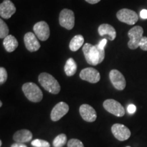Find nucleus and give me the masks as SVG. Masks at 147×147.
<instances>
[{
    "label": "nucleus",
    "instance_id": "obj_1",
    "mask_svg": "<svg viewBox=\"0 0 147 147\" xmlns=\"http://www.w3.org/2000/svg\"><path fill=\"white\" fill-rule=\"evenodd\" d=\"M82 51L87 62L92 65H97L101 63L105 57V50L104 49H101L97 45L84 44Z\"/></svg>",
    "mask_w": 147,
    "mask_h": 147
},
{
    "label": "nucleus",
    "instance_id": "obj_2",
    "mask_svg": "<svg viewBox=\"0 0 147 147\" xmlns=\"http://www.w3.org/2000/svg\"><path fill=\"white\" fill-rule=\"evenodd\" d=\"M38 81L42 87L52 94H58L61 90L60 84L57 80L50 74L43 72L38 76Z\"/></svg>",
    "mask_w": 147,
    "mask_h": 147
},
{
    "label": "nucleus",
    "instance_id": "obj_3",
    "mask_svg": "<svg viewBox=\"0 0 147 147\" xmlns=\"http://www.w3.org/2000/svg\"><path fill=\"white\" fill-rule=\"evenodd\" d=\"M23 91L25 96L32 102H40L43 98V93L40 87L34 82H27L23 85Z\"/></svg>",
    "mask_w": 147,
    "mask_h": 147
},
{
    "label": "nucleus",
    "instance_id": "obj_4",
    "mask_svg": "<svg viewBox=\"0 0 147 147\" xmlns=\"http://www.w3.org/2000/svg\"><path fill=\"white\" fill-rule=\"evenodd\" d=\"M144 30L140 26H135L128 32L129 41L128 42V47L131 50H135L140 47L141 40L143 37Z\"/></svg>",
    "mask_w": 147,
    "mask_h": 147
},
{
    "label": "nucleus",
    "instance_id": "obj_5",
    "mask_svg": "<svg viewBox=\"0 0 147 147\" xmlns=\"http://www.w3.org/2000/svg\"><path fill=\"white\" fill-rule=\"evenodd\" d=\"M103 106L106 111L111 113L112 115L117 116V117H123L125 114V110L123 106L119 102L113 100V99H108V100L104 101L103 103Z\"/></svg>",
    "mask_w": 147,
    "mask_h": 147
},
{
    "label": "nucleus",
    "instance_id": "obj_6",
    "mask_svg": "<svg viewBox=\"0 0 147 147\" xmlns=\"http://www.w3.org/2000/svg\"><path fill=\"white\" fill-rule=\"evenodd\" d=\"M59 21L61 26L67 30H71L74 27V13L72 10L69 9H63L61 11Z\"/></svg>",
    "mask_w": 147,
    "mask_h": 147
},
{
    "label": "nucleus",
    "instance_id": "obj_7",
    "mask_svg": "<svg viewBox=\"0 0 147 147\" xmlns=\"http://www.w3.org/2000/svg\"><path fill=\"white\" fill-rule=\"evenodd\" d=\"M117 17L121 22L127 25H134L138 21V15L134 10L129 9H121L117 13Z\"/></svg>",
    "mask_w": 147,
    "mask_h": 147
},
{
    "label": "nucleus",
    "instance_id": "obj_8",
    "mask_svg": "<svg viewBox=\"0 0 147 147\" xmlns=\"http://www.w3.org/2000/svg\"><path fill=\"white\" fill-rule=\"evenodd\" d=\"M110 80L114 87L119 91H122L126 87V80L123 75L117 69H112L109 74Z\"/></svg>",
    "mask_w": 147,
    "mask_h": 147
},
{
    "label": "nucleus",
    "instance_id": "obj_9",
    "mask_svg": "<svg viewBox=\"0 0 147 147\" xmlns=\"http://www.w3.org/2000/svg\"><path fill=\"white\" fill-rule=\"evenodd\" d=\"M111 131L114 136L119 141L127 140L131 136L130 130L122 124H114L111 127Z\"/></svg>",
    "mask_w": 147,
    "mask_h": 147
},
{
    "label": "nucleus",
    "instance_id": "obj_10",
    "mask_svg": "<svg viewBox=\"0 0 147 147\" xmlns=\"http://www.w3.org/2000/svg\"><path fill=\"white\" fill-rule=\"evenodd\" d=\"M34 32L37 38L41 41H46L50 36V28L45 21H40L35 24Z\"/></svg>",
    "mask_w": 147,
    "mask_h": 147
},
{
    "label": "nucleus",
    "instance_id": "obj_11",
    "mask_svg": "<svg viewBox=\"0 0 147 147\" xmlns=\"http://www.w3.org/2000/svg\"><path fill=\"white\" fill-rule=\"evenodd\" d=\"M80 78L90 83H97L100 80V74L97 69L92 67H87L80 71Z\"/></svg>",
    "mask_w": 147,
    "mask_h": 147
},
{
    "label": "nucleus",
    "instance_id": "obj_12",
    "mask_svg": "<svg viewBox=\"0 0 147 147\" xmlns=\"http://www.w3.org/2000/svg\"><path fill=\"white\" fill-rule=\"evenodd\" d=\"M69 111V106L63 102H59L53 108L51 119L53 121H57L64 117Z\"/></svg>",
    "mask_w": 147,
    "mask_h": 147
},
{
    "label": "nucleus",
    "instance_id": "obj_13",
    "mask_svg": "<svg viewBox=\"0 0 147 147\" xmlns=\"http://www.w3.org/2000/svg\"><path fill=\"white\" fill-rule=\"evenodd\" d=\"M79 111L83 120L87 122H94L97 119V113L94 108L89 104H82L79 108Z\"/></svg>",
    "mask_w": 147,
    "mask_h": 147
},
{
    "label": "nucleus",
    "instance_id": "obj_14",
    "mask_svg": "<svg viewBox=\"0 0 147 147\" xmlns=\"http://www.w3.org/2000/svg\"><path fill=\"white\" fill-rule=\"evenodd\" d=\"M24 42L26 49L30 52H36L40 48V44L36 34L32 32H28L24 36Z\"/></svg>",
    "mask_w": 147,
    "mask_h": 147
},
{
    "label": "nucleus",
    "instance_id": "obj_15",
    "mask_svg": "<svg viewBox=\"0 0 147 147\" xmlns=\"http://www.w3.org/2000/svg\"><path fill=\"white\" fill-rule=\"evenodd\" d=\"M15 5L10 0H4L0 5V16L5 19L11 18L16 12Z\"/></svg>",
    "mask_w": 147,
    "mask_h": 147
},
{
    "label": "nucleus",
    "instance_id": "obj_16",
    "mask_svg": "<svg viewBox=\"0 0 147 147\" xmlns=\"http://www.w3.org/2000/svg\"><path fill=\"white\" fill-rule=\"evenodd\" d=\"M99 34L101 36H106L107 39L113 41L117 36L115 29L109 24H102L98 28Z\"/></svg>",
    "mask_w": 147,
    "mask_h": 147
},
{
    "label": "nucleus",
    "instance_id": "obj_17",
    "mask_svg": "<svg viewBox=\"0 0 147 147\" xmlns=\"http://www.w3.org/2000/svg\"><path fill=\"white\" fill-rule=\"evenodd\" d=\"M32 133L29 130L21 129L18 130L14 134L13 139L16 142L25 143L30 142L32 140Z\"/></svg>",
    "mask_w": 147,
    "mask_h": 147
},
{
    "label": "nucleus",
    "instance_id": "obj_18",
    "mask_svg": "<svg viewBox=\"0 0 147 147\" xmlns=\"http://www.w3.org/2000/svg\"><path fill=\"white\" fill-rule=\"evenodd\" d=\"M3 45L6 51H8V53H12L18 47V42L15 37L12 35H8L3 39Z\"/></svg>",
    "mask_w": 147,
    "mask_h": 147
},
{
    "label": "nucleus",
    "instance_id": "obj_19",
    "mask_svg": "<svg viewBox=\"0 0 147 147\" xmlns=\"http://www.w3.org/2000/svg\"><path fill=\"white\" fill-rule=\"evenodd\" d=\"M64 71L67 76H72L77 71V64L74 59L69 58L66 61L64 66Z\"/></svg>",
    "mask_w": 147,
    "mask_h": 147
},
{
    "label": "nucleus",
    "instance_id": "obj_20",
    "mask_svg": "<svg viewBox=\"0 0 147 147\" xmlns=\"http://www.w3.org/2000/svg\"><path fill=\"white\" fill-rule=\"evenodd\" d=\"M84 44V38L82 35H76L69 42V49L71 51H77Z\"/></svg>",
    "mask_w": 147,
    "mask_h": 147
},
{
    "label": "nucleus",
    "instance_id": "obj_21",
    "mask_svg": "<svg viewBox=\"0 0 147 147\" xmlns=\"http://www.w3.org/2000/svg\"><path fill=\"white\" fill-rule=\"evenodd\" d=\"M67 142V136L65 134H61L54 139L53 145L54 147H62Z\"/></svg>",
    "mask_w": 147,
    "mask_h": 147
},
{
    "label": "nucleus",
    "instance_id": "obj_22",
    "mask_svg": "<svg viewBox=\"0 0 147 147\" xmlns=\"http://www.w3.org/2000/svg\"><path fill=\"white\" fill-rule=\"evenodd\" d=\"M9 28L7 24L3 21L2 19L0 20V38L4 39L5 37L8 36Z\"/></svg>",
    "mask_w": 147,
    "mask_h": 147
},
{
    "label": "nucleus",
    "instance_id": "obj_23",
    "mask_svg": "<svg viewBox=\"0 0 147 147\" xmlns=\"http://www.w3.org/2000/svg\"><path fill=\"white\" fill-rule=\"evenodd\" d=\"M32 145L34 147H50V143L41 139H36L32 142Z\"/></svg>",
    "mask_w": 147,
    "mask_h": 147
},
{
    "label": "nucleus",
    "instance_id": "obj_24",
    "mask_svg": "<svg viewBox=\"0 0 147 147\" xmlns=\"http://www.w3.org/2000/svg\"><path fill=\"white\" fill-rule=\"evenodd\" d=\"M67 147H84L83 143L78 139H71L67 142Z\"/></svg>",
    "mask_w": 147,
    "mask_h": 147
},
{
    "label": "nucleus",
    "instance_id": "obj_25",
    "mask_svg": "<svg viewBox=\"0 0 147 147\" xmlns=\"http://www.w3.org/2000/svg\"><path fill=\"white\" fill-rule=\"evenodd\" d=\"M8 78V73L4 67H0V84H4Z\"/></svg>",
    "mask_w": 147,
    "mask_h": 147
},
{
    "label": "nucleus",
    "instance_id": "obj_26",
    "mask_svg": "<svg viewBox=\"0 0 147 147\" xmlns=\"http://www.w3.org/2000/svg\"><path fill=\"white\" fill-rule=\"evenodd\" d=\"M140 47L142 51H147V37H142L140 42Z\"/></svg>",
    "mask_w": 147,
    "mask_h": 147
},
{
    "label": "nucleus",
    "instance_id": "obj_27",
    "mask_svg": "<svg viewBox=\"0 0 147 147\" xmlns=\"http://www.w3.org/2000/svg\"><path fill=\"white\" fill-rule=\"evenodd\" d=\"M136 110V106L134 105V104H129V105L127 106V112L128 113L130 114V115L135 113Z\"/></svg>",
    "mask_w": 147,
    "mask_h": 147
},
{
    "label": "nucleus",
    "instance_id": "obj_28",
    "mask_svg": "<svg viewBox=\"0 0 147 147\" xmlns=\"http://www.w3.org/2000/svg\"><path fill=\"white\" fill-rule=\"evenodd\" d=\"M106 44H107V39H106V38H104V39H102L100 42H99V44L97 45H98V47L101 48V49H104L106 46Z\"/></svg>",
    "mask_w": 147,
    "mask_h": 147
},
{
    "label": "nucleus",
    "instance_id": "obj_29",
    "mask_svg": "<svg viewBox=\"0 0 147 147\" xmlns=\"http://www.w3.org/2000/svg\"><path fill=\"white\" fill-rule=\"evenodd\" d=\"M140 16L143 19H147V10L144 9V10H141L140 13Z\"/></svg>",
    "mask_w": 147,
    "mask_h": 147
},
{
    "label": "nucleus",
    "instance_id": "obj_30",
    "mask_svg": "<svg viewBox=\"0 0 147 147\" xmlns=\"http://www.w3.org/2000/svg\"><path fill=\"white\" fill-rule=\"evenodd\" d=\"M11 147H27V146L25 144H23V143L16 142V143H14L13 144L11 145Z\"/></svg>",
    "mask_w": 147,
    "mask_h": 147
},
{
    "label": "nucleus",
    "instance_id": "obj_31",
    "mask_svg": "<svg viewBox=\"0 0 147 147\" xmlns=\"http://www.w3.org/2000/svg\"><path fill=\"white\" fill-rule=\"evenodd\" d=\"M85 1L91 4H95V3L100 2L101 0H85Z\"/></svg>",
    "mask_w": 147,
    "mask_h": 147
},
{
    "label": "nucleus",
    "instance_id": "obj_32",
    "mask_svg": "<svg viewBox=\"0 0 147 147\" xmlns=\"http://www.w3.org/2000/svg\"><path fill=\"white\" fill-rule=\"evenodd\" d=\"M1 145H2V142L1 140H0V146H1Z\"/></svg>",
    "mask_w": 147,
    "mask_h": 147
},
{
    "label": "nucleus",
    "instance_id": "obj_33",
    "mask_svg": "<svg viewBox=\"0 0 147 147\" xmlns=\"http://www.w3.org/2000/svg\"><path fill=\"white\" fill-rule=\"evenodd\" d=\"M0 106H1V107L2 106V102H0Z\"/></svg>",
    "mask_w": 147,
    "mask_h": 147
},
{
    "label": "nucleus",
    "instance_id": "obj_34",
    "mask_svg": "<svg viewBox=\"0 0 147 147\" xmlns=\"http://www.w3.org/2000/svg\"><path fill=\"white\" fill-rule=\"evenodd\" d=\"M126 147H131V146H126Z\"/></svg>",
    "mask_w": 147,
    "mask_h": 147
}]
</instances>
